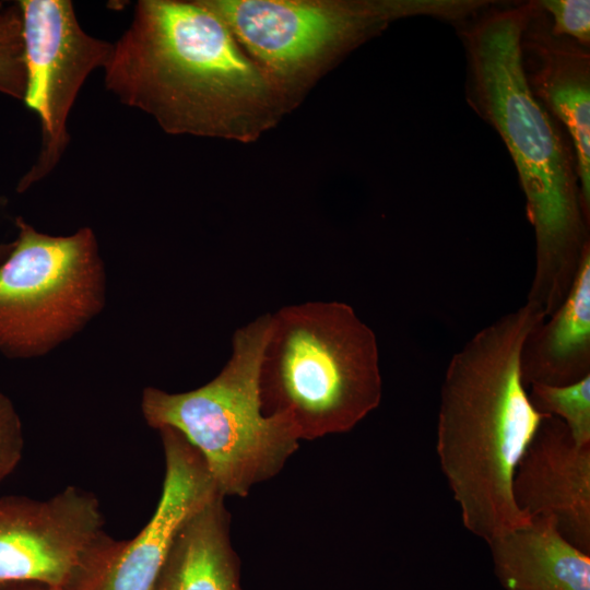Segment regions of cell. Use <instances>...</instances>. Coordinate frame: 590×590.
<instances>
[{"label":"cell","mask_w":590,"mask_h":590,"mask_svg":"<svg viewBox=\"0 0 590 590\" xmlns=\"http://www.w3.org/2000/svg\"><path fill=\"white\" fill-rule=\"evenodd\" d=\"M105 84L172 134L256 140L290 99L202 0H140Z\"/></svg>","instance_id":"6da1fadb"},{"label":"cell","mask_w":590,"mask_h":590,"mask_svg":"<svg viewBox=\"0 0 590 590\" xmlns=\"http://www.w3.org/2000/svg\"><path fill=\"white\" fill-rule=\"evenodd\" d=\"M543 320L528 303L503 315L452 355L442 380L439 464L463 526L486 543L531 520L515 503L512 481L548 416L530 402L520 368L526 338Z\"/></svg>","instance_id":"7a4b0ae2"},{"label":"cell","mask_w":590,"mask_h":590,"mask_svg":"<svg viewBox=\"0 0 590 590\" xmlns=\"http://www.w3.org/2000/svg\"><path fill=\"white\" fill-rule=\"evenodd\" d=\"M533 3L486 15L467 34L472 88L517 167L535 235L527 303L544 318L563 303L589 241L575 163L527 78L522 36Z\"/></svg>","instance_id":"3957f363"},{"label":"cell","mask_w":590,"mask_h":590,"mask_svg":"<svg viewBox=\"0 0 590 590\" xmlns=\"http://www.w3.org/2000/svg\"><path fill=\"white\" fill-rule=\"evenodd\" d=\"M259 390L263 413L299 440L350 432L381 401L376 335L342 302L284 306L271 314Z\"/></svg>","instance_id":"277c9868"},{"label":"cell","mask_w":590,"mask_h":590,"mask_svg":"<svg viewBox=\"0 0 590 590\" xmlns=\"http://www.w3.org/2000/svg\"><path fill=\"white\" fill-rule=\"evenodd\" d=\"M271 314L238 328L232 355L204 386L181 393L145 388L141 409L149 426L179 432L201 455L217 492L245 497L274 477L298 449L299 438L282 417L262 411L259 369Z\"/></svg>","instance_id":"5b68a950"},{"label":"cell","mask_w":590,"mask_h":590,"mask_svg":"<svg viewBox=\"0 0 590 590\" xmlns=\"http://www.w3.org/2000/svg\"><path fill=\"white\" fill-rule=\"evenodd\" d=\"M290 99L345 52L409 16L465 19L481 0H202Z\"/></svg>","instance_id":"8992f818"},{"label":"cell","mask_w":590,"mask_h":590,"mask_svg":"<svg viewBox=\"0 0 590 590\" xmlns=\"http://www.w3.org/2000/svg\"><path fill=\"white\" fill-rule=\"evenodd\" d=\"M16 226L19 236L0 263V352L30 357L46 352L99 309L103 269L90 228L50 236L22 217Z\"/></svg>","instance_id":"52a82bcc"},{"label":"cell","mask_w":590,"mask_h":590,"mask_svg":"<svg viewBox=\"0 0 590 590\" xmlns=\"http://www.w3.org/2000/svg\"><path fill=\"white\" fill-rule=\"evenodd\" d=\"M126 542L106 531L98 499L82 488L0 498V586L94 590Z\"/></svg>","instance_id":"ba28073f"},{"label":"cell","mask_w":590,"mask_h":590,"mask_svg":"<svg viewBox=\"0 0 590 590\" xmlns=\"http://www.w3.org/2000/svg\"><path fill=\"white\" fill-rule=\"evenodd\" d=\"M22 36L26 69L24 103L42 126V146L19 191L47 176L69 142L67 120L92 71L105 68L113 44L85 33L69 0H22Z\"/></svg>","instance_id":"9c48e42d"},{"label":"cell","mask_w":590,"mask_h":590,"mask_svg":"<svg viewBox=\"0 0 590 590\" xmlns=\"http://www.w3.org/2000/svg\"><path fill=\"white\" fill-rule=\"evenodd\" d=\"M165 476L155 511L94 590H151L185 522L221 496L196 448L176 429H158Z\"/></svg>","instance_id":"30bf717a"},{"label":"cell","mask_w":590,"mask_h":590,"mask_svg":"<svg viewBox=\"0 0 590 590\" xmlns=\"http://www.w3.org/2000/svg\"><path fill=\"white\" fill-rule=\"evenodd\" d=\"M512 496L529 518H552L568 542L590 554V446L577 445L558 417H545L527 447Z\"/></svg>","instance_id":"8fae6325"},{"label":"cell","mask_w":590,"mask_h":590,"mask_svg":"<svg viewBox=\"0 0 590 590\" xmlns=\"http://www.w3.org/2000/svg\"><path fill=\"white\" fill-rule=\"evenodd\" d=\"M522 36L527 78L534 93L565 125L571 137L582 201L590 211V58L586 47L554 36L541 23L533 2ZM527 72V71H526Z\"/></svg>","instance_id":"7c38bea8"},{"label":"cell","mask_w":590,"mask_h":590,"mask_svg":"<svg viewBox=\"0 0 590 590\" xmlns=\"http://www.w3.org/2000/svg\"><path fill=\"white\" fill-rule=\"evenodd\" d=\"M487 544L505 590H590V554L568 542L552 518H531Z\"/></svg>","instance_id":"4fadbf2b"},{"label":"cell","mask_w":590,"mask_h":590,"mask_svg":"<svg viewBox=\"0 0 590 590\" xmlns=\"http://www.w3.org/2000/svg\"><path fill=\"white\" fill-rule=\"evenodd\" d=\"M520 368L524 386H566L590 375V247L563 303L527 335Z\"/></svg>","instance_id":"5bb4252c"},{"label":"cell","mask_w":590,"mask_h":590,"mask_svg":"<svg viewBox=\"0 0 590 590\" xmlns=\"http://www.w3.org/2000/svg\"><path fill=\"white\" fill-rule=\"evenodd\" d=\"M151 590H243L223 496L185 522Z\"/></svg>","instance_id":"9a60e30c"},{"label":"cell","mask_w":590,"mask_h":590,"mask_svg":"<svg viewBox=\"0 0 590 590\" xmlns=\"http://www.w3.org/2000/svg\"><path fill=\"white\" fill-rule=\"evenodd\" d=\"M529 387L528 397L535 410L562 420L577 445L590 446V375L566 386Z\"/></svg>","instance_id":"2e32d148"},{"label":"cell","mask_w":590,"mask_h":590,"mask_svg":"<svg viewBox=\"0 0 590 590\" xmlns=\"http://www.w3.org/2000/svg\"><path fill=\"white\" fill-rule=\"evenodd\" d=\"M26 69L19 4L0 8V93L24 98Z\"/></svg>","instance_id":"e0dca14e"},{"label":"cell","mask_w":590,"mask_h":590,"mask_svg":"<svg viewBox=\"0 0 590 590\" xmlns=\"http://www.w3.org/2000/svg\"><path fill=\"white\" fill-rule=\"evenodd\" d=\"M552 17L551 33L588 48L590 42V2L588 0H543L535 2Z\"/></svg>","instance_id":"ac0fdd59"},{"label":"cell","mask_w":590,"mask_h":590,"mask_svg":"<svg viewBox=\"0 0 590 590\" xmlns=\"http://www.w3.org/2000/svg\"><path fill=\"white\" fill-rule=\"evenodd\" d=\"M24 450L21 418L13 402L0 392V483L20 463Z\"/></svg>","instance_id":"d6986e66"},{"label":"cell","mask_w":590,"mask_h":590,"mask_svg":"<svg viewBox=\"0 0 590 590\" xmlns=\"http://www.w3.org/2000/svg\"><path fill=\"white\" fill-rule=\"evenodd\" d=\"M0 590H48V588L33 583H21L0 586Z\"/></svg>","instance_id":"ffe728a7"},{"label":"cell","mask_w":590,"mask_h":590,"mask_svg":"<svg viewBox=\"0 0 590 590\" xmlns=\"http://www.w3.org/2000/svg\"><path fill=\"white\" fill-rule=\"evenodd\" d=\"M13 246V243L10 244H0V263L5 259V257L9 255Z\"/></svg>","instance_id":"44dd1931"},{"label":"cell","mask_w":590,"mask_h":590,"mask_svg":"<svg viewBox=\"0 0 590 590\" xmlns=\"http://www.w3.org/2000/svg\"><path fill=\"white\" fill-rule=\"evenodd\" d=\"M48 590H52V589H48Z\"/></svg>","instance_id":"7402d4cb"}]
</instances>
